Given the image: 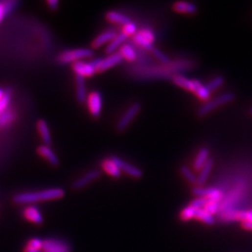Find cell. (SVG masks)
<instances>
[{
    "label": "cell",
    "instance_id": "cell-7",
    "mask_svg": "<svg viewBox=\"0 0 252 252\" xmlns=\"http://www.w3.org/2000/svg\"><path fill=\"white\" fill-rule=\"evenodd\" d=\"M133 41L143 49L151 50L154 48L153 43L155 41V35L151 29L143 28L137 32V34L133 37Z\"/></svg>",
    "mask_w": 252,
    "mask_h": 252
},
{
    "label": "cell",
    "instance_id": "cell-27",
    "mask_svg": "<svg viewBox=\"0 0 252 252\" xmlns=\"http://www.w3.org/2000/svg\"><path fill=\"white\" fill-rule=\"evenodd\" d=\"M19 4L17 1H1L0 2V23L4 18L10 14L12 10Z\"/></svg>",
    "mask_w": 252,
    "mask_h": 252
},
{
    "label": "cell",
    "instance_id": "cell-38",
    "mask_svg": "<svg viewBox=\"0 0 252 252\" xmlns=\"http://www.w3.org/2000/svg\"><path fill=\"white\" fill-rule=\"evenodd\" d=\"M221 208V204L218 202H209L205 207L204 209L206 212H208L211 215H215L216 213H218L219 209Z\"/></svg>",
    "mask_w": 252,
    "mask_h": 252
},
{
    "label": "cell",
    "instance_id": "cell-32",
    "mask_svg": "<svg viewBox=\"0 0 252 252\" xmlns=\"http://www.w3.org/2000/svg\"><path fill=\"white\" fill-rule=\"evenodd\" d=\"M15 118L14 113L11 111H7L2 115H0V128H3L4 126L9 125L10 122H12Z\"/></svg>",
    "mask_w": 252,
    "mask_h": 252
},
{
    "label": "cell",
    "instance_id": "cell-9",
    "mask_svg": "<svg viewBox=\"0 0 252 252\" xmlns=\"http://www.w3.org/2000/svg\"><path fill=\"white\" fill-rule=\"evenodd\" d=\"M221 220L223 222H247L252 221V210H234L227 209L223 212L221 216Z\"/></svg>",
    "mask_w": 252,
    "mask_h": 252
},
{
    "label": "cell",
    "instance_id": "cell-41",
    "mask_svg": "<svg viewBox=\"0 0 252 252\" xmlns=\"http://www.w3.org/2000/svg\"><path fill=\"white\" fill-rule=\"evenodd\" d=\"M241 226L243 229L247 231H252V221H247V222H241Z\"/></svg>",
    "mask_w": 252,
    "mask_h": 252
},
{
    "label": "cell",
    "instance_id": "cell-24",
    "mask_svg": "<svg viewBox=\"0 0 252 252\" xmlns=\"http://www.w3.org/2000/svg\"><path fill=\"white\" fill-rule=\"evenodd\" d=\"M127 36H125L124 34H118L117 35V37L116 38H114L112 41L108 44V46H107V48H106V52L110 55V54H112V53H115L116 52V50H120V48H121V46L124 44V42L125 41L127 40Z\"/></svg>",
    "mask_w": 252,
    "mask_h": 252
},
{
    "label": "cell",
    "instance_id": "cell-37",
    "mask_svg": "<svg viewBox=\"0 0 252 252\" xmlns=\"http://www.w3.org/2000/svg\"><path fill=\"white\" fill-rule=\"evenodd\" d=\"M151 51L152 52V54H153V55H154L158 60L161 61L162 64L167 65V64H169V63H170L169 57H168L165 53H163L161 50H159V49H157V48H155V47H154Z\"/></svg>",
    "mask_w": 252,
    "mask_h": 252
},
{
    "label": "cell",
    "instance_id": "cell-10",
    "mask_svg": "<svg viewBox=\"0 0 252 252\" xmlns=\"http://www.w3.org/2000/svg\"><path fill=\"white\" fill-rule=\"evenodd\" d=\"M192 194L196 195L197 197L208 198L211 202H218V203L222 202V196H223L222 191L215 188L195 186L192 188Z\"/></svg>",
    "mask_w": 252,
    "mask_h": 252
},
{
    "label": "cell",
    "instance_id": "cell-16",
    "mask_svg": "<svg viewBox=\"0 0 252 252\" xmlns=\"http://www.w3.org/2000/svg\"><path fill=\"white\" fill-rule=\"evenodd\" d=\"M38 153L41 155V157H43L46 161L50 162L51 165L53 166H58L60 161L58 156L56 155V153L52 151V149L48 145H41L38 148Z\"/></svg>",
    "mask_w": 252,
    "mask_h": 252
},
{
    "label": "cell",
    "instance_id": "cell-23",
    "mask_svg": "<svg viewBox=\"0 0 252 252\" xmlns=\"http://www.w3.org/2000/svg\"><path fill=\"white\" fill-rule=\"evenodd\" d=\"M37 128L43 143L49 146L51 143V136H50V128L47 121L43 119L39 120L37 122Z\"/></svg>",
    "mask_w": 252,
    "mask_h": 252
},
{
    "label": "cell",
    "instance_id": "cell-13",
    "mask_svg": "<svg viewBox=\"0 0 252 252\" xmlns=\"http://www.w3.org/2000/svg\"><path fill=\"white\" fill-rule=\"evenodd\" d=\"M101 177V171L99 170H92L86 174H84L80 179L73 182L72 188L74 190H81L91 184L92 182H95Z\"/></svg>",
    "mask_w": 252,
    "mask_h": 252
},
{
    "label": "cell",
    "instance_id": "cell-15",
    "mask_svg": "<svg viewBox=\"0 0 252 252\" xmlns=\"http://www.w3.org/2000/svg\"><path fill=\"white\" fill-rule=\"evenodd\" d=\"M122 61H123V58L121 57V55L119 52H115V53L110 54L106 58H101L98 72L109 70L112 68L120 65Z\"/></svg>",
    "mask_w": 252,
    "mask_h": 252
},
{
    "label": "cell",
    "instance_id": "cell-43",
    "mask_svg": "<svg viewBox=\"0 0 252 252\" xmlns=\"http://www.w3.org/2000/svg\"><path fill=\"white\" fill-rule=\"evenodd\" d=\"M5 93H6V92L4 91L2 88H0V100H1V99L4 97Z\"/></svg>",
    "mask_w": 252,
    "mask_h": 252
},
{
    "label": "cell",
    "instance_id": "cell-42",
    "mask_svg": "<svg viewBox=\"0 0 252 252\" xmlns=\"http://www.w3.org/2000/svg\"><path fill=\"white\" fill-rule=\"evenodd\" d=\"M23 252H42V251L35 250V249H32L30 247L25 246V247H24V249H23Z\"/></svg>",
    "mask_w": 252,
    "mask_h": 252
},
{
    "label": "cell",
    "instance_id": "cell-14",
    "mask_svg": "<svg viewBox=\"0 0 252 252\" xmlns=\"http://www.w3.org/2000/svg\"><path fill=\"white\" fill-rule=\"evenodd\" d=\"M23 216L26 221L37 225H41L44 222V218L41 210L35 206H27L23 211Z\"/></svg>",
    "mask_w": 252,
    "mask_h": 252
},
{
    "label": "cell",
    "instance_id": "cell-34",
    "mask_svg": "<svg viewBox=\"0 0 252 252\" xmlns=\"http://www.w3.org/2000/svg\"><path fill=\"white\" fill-rule=\"evenodd\" d=\"M137 27L136 23H133V22L125 24V25H123L122 26V31H121V33L124 34L127 37H130V36L134 37L137 34Z\"/></svg>",
    "mask_w": 252,
    "mask_h": 252
},
{
    "label": "cell",
    "instance_id": "cell-8",
    "mask_svg": "<svg viewBox=\"0 0 252 252\" xmlns=\"http://www.w3.org/2000/svg\"><path fill=\"white\" fill-rule=\"evenodd\" d=\"M87 108L90 111V114L94 118H99L103 109V97L99 92H92L87 97Z\"/></svg>",
    "mask_w": 252,
    "mask_h": 252
},
{
    "label": "cell",
    "instance_id": "cell-19",
    "mask_svg": "<svg viewBox=\"0 0 252 252\" xmlns=\"http://www.w3.org/2000/svg\"><path fill=\"white\" fill-rule=\"evenodd\" d=\"M102 168L108 175H110L115 179L121 178L122 172L119 168V166L116 164V162L113 161L112 158L105 159L104 161H102Z\"/></svg>",
    "mask_w": 252,
    "mask_h": 252
},
{
    "label": "cell",
    "instance_id": "cell-33",
    "mask_svg": "<svg viewBox=\"0 0 252 252\" xmlns=\"http://www.w3.org/2000/svg\"><path fill=\"white\" fill-rule=\"evenodd\" d=\"M224 81H225V79H224L222 76H218V77L214 78L213 80L209 81V82L206 85V87L210 92L214 91V90H217V89H219L221 86H222V85L224 84Z\"/></svg>",
    "mask_w": 252,
    "mask_h": 252
},
{
    "label": "cell",
    "instance_id": "cell-6",
    "mask_svg": "<svg viewBox=\"0 0 252 252\" xmlns=\"http://www.w3.org/2000/svg\"><path fill=\"white\" fill-rule=\"evenodd\" d=\"M42 252H72V248L65 239L50 237L43 239Z\"/></svg>",
    "mask_w": 252,
    "mask_h": 252
},
{
    "label": "cell",
    "instance_id": "cell-29",
    "mask_svg": "<svg viewBox=\"0 0 252 252\" xmlns=\"http://www.w3.org/2000/svg\"><path fill=\"white\" fill-rule=\"evenodd\" d=\"M195 212H196V208L192 207V206H185L180 214V219L182 220V222H189L192 219H194L195 217Z\"/></svg>",
    "mask_w": 252,
    "mask_h": 252
},
{
    "label": "cell",
    "instance_id": "cell-21",
    "mask_svg": "<svg viewBox=\"0 0 252 252\" xmlns=\"http://www.w3.org/2000/svg\"><path fill=\"white\" fill-rule=\"evenodd\" d=\"M173 10L179 13H185V14H195L198 11V7L190 2L179 1L173 5Z\"/></svg>",
    "mask_w": 252,
    "mask_h": 252
},
{
    "label": "cell",
    "instance_id": "cell-39",
    "mask_svg": "<svg viewBox=\"0 0 252 252\" xmlns=\"http://www.w3.org/2000/svg\"><path fill=\"white\" fill-rule=\"evenodd\" d=\"M27 247H30L32 249L35 250H39V251H42V247H43V239L39 238V237H34L31 238L28 242L26 243Z\"/></svg>",
    "mask_w": 252,
    "mask_h": 252
},
{
    "label": "cell",
    "instance_id": "cell-1",
    "mask_svg": "<svg viewBox=\"0 0 252 252\" xmlns=\"http://www.w3.org/2000/svg\"><path fill=\"white\" fill-rule=\"evenodd\" d=\"M65 196V191L62 188H51L36 192H22L13 196L12 201L16 205H33L41 202L58 200Z\"/></svg>",
    "mask_w": 252,
    "mask_h": 252
},
{
    "label": "cell",
    "instance_id": "cell-18",
    "mask_svg": "<svg viewBox=\"0 0 252 252\" xmlns=\"http://www.w3.org/2000/svg\"><path fill=\"white\" fill-rule=\"evenodd\" d=\"M88 97L85 79L76 76V98L81 104L85 103Z\"/></svg>",
    "mask_w": 252,
    "mask_h": 252
},
{
    "label": "cell",
    "instance_id": "cell-2",
    "mask_svg": "<svg viewBox=\"0 0 252 252\" xmlns=\"http://www.w3.org/2000/svg\"><path fill=\"white\" fill-rule=\"evenodd\" d=\"M93 56V50L87 48H79V49H71L62 51L57 56V61L62 65L75 64L77 62L89 59Z\"/></svg>",
    "mask_w": 252,
    "mask_h": 252
},
{
    "label": "cell",
    "instance_id": "cell-4",
    "mask_svg": "<svg viewBox=\"0 0 252 252\" xmlns=\"http://www.w3.org/2000/svg\"><path fill=\"white\" fill-rule=\"evenodd\" d=\"M101 58H96L90 62L80 61L72 65V69L76 76L81 78H90L98 72V68L100 64Z\"/></svg>",
    "mask_w": 252,
    "mask_h": 252
},
{
    "label": "cell",
    "instance_id": "cell-28",
    "mask_svg": "<svg viewBox=\"0 0 252 252\" xmlns=\"http://www.w3.org/2000/svg\"><path fill=\"white\" fill-rule=\"evenodd\" d=\"M194 219L204 222L206 225H214L215 224V218L213 217V215L206 211L204 208L196 209Z\"/></svg>",
    "mask_w": 252,
    "mask_h": 252
},
{
    "label": "cell",
    "instance_id": "cell-44",
    "mask_svg": "<svg viewBox=\"0 0 252 252\" xmlns=\"http://www.w3.org/2000/svg\"><path fill=\"white\" fill-rule=\"evenodd\" d=\"M250 113H251V114L252 115V107L251 108V109H250Z\"/></svg>",
    "mask_w": 252,
    "mask_h": 252
},
{
    "label": "cell",
    "instance_id": "cell-30",
    "mask_svg": "<svg viewBox=\"0 0 252 252\" xmlns=\"http://www.w3.org/2000/svg\"><path fill=\"white\" fill-rule=\"evenodd\" d=\"M180 171L182 173L183 178L192 185H196L197 177L194 175V173L186 165H182L180 168Z\"/></svg>",
    "mask_w": 252,
    "mask_h": 252
},
{
    "label": "cell",
    "instance_id": "cell-20",
    "mask_svg": "<svg viewBox=\"0 0 252 252\" xmlns=\"http://www.w3.org/2000/svg\"><path fill=\"white\" fill-rule=\"evenodd\" d=\"M213 166H214V161H213V159L209 158L207 161L206 162V164L203 166L201 170H200L199 176L197 177V182H196V185L195 186L203 187L205 185V183L206 182L209 175H210V173H211Z\"/></svg>",
    "mask_w": 252,
    "mask_h": 252
},
{
    "label": "cell",
    "instance_id": "cell-5",
    "mask_svg": "<svg viewBox=\"0 0 252 252\" xmlns=\"http://www.w3.org/2000/svg\"><path fill=\"white\" fill-rule=\"evenodd\" d=\"M142 106L140 103L136 102L132 104L131 106L123 113V115L120 118L119 121L116 124V130L119 133H122L127 129V127L131 124L132 121L138 115L141 111Z\"/></svg>",
    "mask_w": 252,
    "mask_h": 252
},
{
    "label": "cell",
    "instance_id": "cell-35",
    "mask_svg": "<svg viewBox=\"0 0 252 252\" xmlns=\"http://www.w3.org/2000/svg\"><path fill=\"white\" fill-rule=\"evenodd\" d=\"M201 100L207 101L209 100L210 98V95H211V92L209 91L206 85H202L201 87L197 90V91L194 92Z\"/></svg>",
    "mask_w": 252,
    "mask_h": 252
},
{
    "label": "cell",
    "instance_id": "cell-22",
    "mask_svg": "<svg viewBox=\"0 0 252 252\" xmlns=\"http://www.w3.org/2000/svg\"><path fill=\"white\" fill-rule=\"evenodd\" d=\"M106 18L109 22L113 23H117V24H121L122 26L132 22L131 19L128 16L124 15L123 13L119 12V11H115V10L108 11L106 14Z\"/></svg>",
    "mask_w": 252,
    "mask_h": 252
},
{
    "label": "cell",
    "instance_id": "cell-12",
    "mask_svg": "<svg viewBox=\"0 0 252 252\" xmlns=\"http://www.w3.org/2000/svg\"><path fill=\"white\" fill-rule=\"evenodd\" d=\"M172 81L176 85L180 86L181 88H183L187 91L193 92L197 91L203 85L200 81L191 80V79L183 77L182 75H175L172 78Z\"/></svg>",
    "mask_w": 252,
    "mask_h": 252
},
{
    "label": "cell",
    "instance_id": "cell-40",
    "mask_svg": "<svg viewBox=\"0 0 252 252\" xmlns=\"http://www.w3.org/2000/svg\"><path fill=\"white\" fill-rule=\"evenodd\" d=\"M47 4L51 10H56L59 7V1L57 0H49L47 1Z\"/></svg>",
    "mask_w": 252,
    "mask_h": 252
},
{
    "label": "cell",
    "instance_id": "cell-3",
    "mask_svg": "<svg viewBox=\"0 0 252 252\" xmlns=\"http://www.w3.org/2000/svg\"><path fill=\"white\" fill-rule=\"evenodd\" d=\"M235 98H236L235 93H233V92H225V93L218 96L215 99H212V100L206 102L202 107L198 109L196 115H197L198 118H204V117H206L207 114H209L214 110L222 107L223 105L232 103V101L235 100Z\"/></svg>",
    "mask_w": 252,
    "mask_h": 252
},
{
    "label": "cell",
    "instance_id": "cell-31",
    "mask_svg": "<svg viewBox=\"0 0 252 252\" xmlns=\"http://www.w3.org/2000/svg\"><path fill=\"white\" fill-rule=\"evenodd\" d=\"M10 99H11V90H7L4 97L0 100V115L5 113L8 111L10 106Z\"/></svg>",
    "mask_w": 252,
    "mask_h": 252
},
{
    "label": "cell",
    "instance_id": "cell-11",
    "mask_svg": "<svg viewBox=\"0 0 252 252\" xmlns=\"http://www.w3.org/2000/svg\"><path fill=\"white\" fill-rule=\"evenodd\" d=\"M113 159V161L116 162V164L119 166V168L121 169V172H124L125 174H127L128 176H130L134 179H141L143 177V171L140 168L133 165L131 163H129L128 161H123L121 158L113 156L111 157Z\"/></svg>",
    "mask_w": 252,
    "mask_h": 252
},
{
    "label": "cell",
    "instance_id": "cell-36",
    "mask_svg": "<svg viewBox=\"0 0 252 252\" xmlns=\"http://www.w3.org/2000/svg\"><path fill=\"white\" fill-rule=\"evenodd\" d=\"M210 200L208 198H204V197H197L195 199H193L191 203L190 206H192V207L196 208V209H200V208H204Z\"/></svg>",
    "mask_w": 252,
    "mask_h": 252
},
{
    "label": "cell",
    "instance_id": "cell-17",
    "mask_svg": "<svg viewBox=\"0 0 252 252\" xmlns=\"http://www.w3.org/2000/svg\"><path fill=\"white\" fill-rule=\"evenodd\" d=\"M118 35V33L113 29L111 30L105 31L103 33H101L100 35H98L92 42V48H100L105 44H109L114 38H116Z\"/></svg>",
    "mask_w": 252,
    "mask_h": 252
},
{
    "label": "cell",
    "instance_id": "cell-25",
    "mask_svg": "<svg viewBox=\"0 0 252 252\" xmlns=\"http://www.w3.org/2000/svg\"><path fill=\"white\" fill-rule=\"evenodd\" d=\"M208 159H209V150H208V148L204 147L198 152V154L194 160L193 169L195 171H200Z\"/></svg>",
    "mask_w": 252,
    "mask_h": 252
},
{
    "label": "cell",
    "instance_id": "cell-26",
    "mask_svg": "<svg viewBox=\"0 0 252 252\" xmlns=\"http://www.w3.org/2000/svg\"><path fill=\"white\" fill-rule=\"evenodd\" d=\"M119 53L121 54L123 60L125 59L129 62L136 60L137 57V50H135V48L132 46L131 44H128V43H124L121 46L119 50Z\"/></svg>",
    "mask_w": 252,
    "mask_h": 252
}]
</instances>
